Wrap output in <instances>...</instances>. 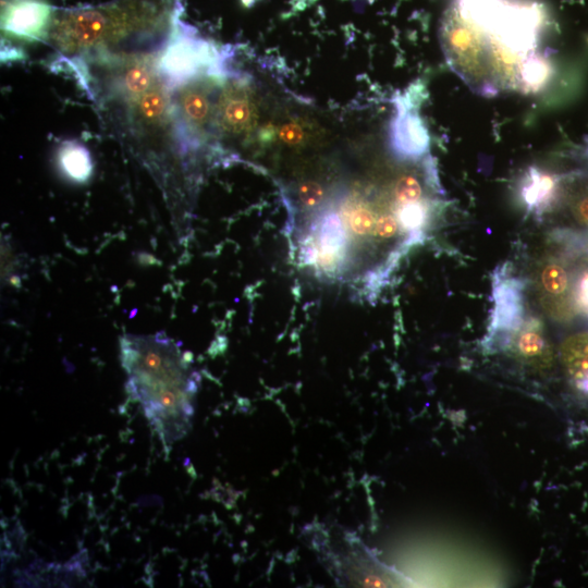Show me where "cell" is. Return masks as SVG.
I'll return each mask as SVG.
<instances>
[{"mask_svg":"<svg viewBox=\"0 0 588 588\" xmlns=\"http://www.w3.org/2000/svg\"><path fill=\"white\" fill-rule=\"evenodd\" d=\"M543 12L527 0H453L442 26L443 46L464 75L482 54L519 86L523 68L532 59Z\"/></svg>","mask_w":588,"mask_h":588,"instance_id":"cell-1","label":"cell"},{"mask_svg":"<svg viewBox=\"0 0 588 588\" xmlns=\"http://www.w3.org/2000/svg\"><path fill=\"white\" fill-rule=\"evenodd\" d=\"M177 0H114L54 12L50 39L63 59L137 58L162 50L179 24Z\"/></svg>","mask_w":588,"mask_h":588,"instance_id":"cell-2","label":"cell"},{"mask_svg":"<svg viewBox=\"0 0 588 588\" xmlns=\"http://www.w3.org/2000/svg\"><path fill=\"white\" fill-rule=\"evenodd\" d=\"M120 358L127 393L163 444L186 436L200 381L187 353L164 332L126 333L120 339Z\"/></svg>","mask_w":588,"mask_h":588,"instance_id":"cell-3","label":"cell"},{"mask_svg":"<svg viewBox=\"0 0 588 588\" xmlns=\"http://www.w3.org/2000/svg\"><path fill=\"white\" fill-rule=\"evenodd\" d=\"M226 71H205L171 88L170 117L182 152L196 151L217 135V105Z\"/></svg>","mask_w":588,"mask_h":588,"instance_id":"cell-4","label":"cell"},{"mask_svg":"<svg viewBox=\"0 0 588 588\" xmlns=\"http://www.w3.org/2000/svg\"><path fill=\"white\" fill-rule=\"evenodd\" d=\"M226 57L179 22L157 69L159 76L172 88L205 71H225Z\"/></svg>","mask_w":588,"mask_h":588,"instance_id":"cell-5","label":"cell"},{"mask_svg":"<svg viewBox=\"0 0 588 588\" xmlns=\"http://www.w3.org/2000/svg\"><path fill=\"white\" fill-rule=\"evenodd\" d=\"M493 309L483 346L498 352L505 340L524 322L525 295L523 281L507 268H498L492 282Z\"/></svg>","mask_w":588,"mask_h":588,"instance_id":"cell-6","label":"cell"},{"mask_svg":"<svg viewBox=\"0 0 588 588\" xmlns=\"http://www.w3.org/2000/svg\"><path fill=\"white\" fill-rule=\"evenodd\" d=\"M258 107L249 78L228 69L218 98L217 135L241 137L256 125Z\"/></svg>","mask_w":588,"mask_h":588,"instance_id":"cell-7","label":"cell"},{"mask_svg":"<svg viewBox=\"0 0 588 588\" xmlns=\"http://www.w3.org/2000/svg\"><path fill=\"white\" fill-rule=\"evenodd\" d=\"M411 93L395 100V114L389 127V146L392 154L405 161L425 156L430 147V136L422 118L415 109Z\"/></svg>","mask_w":588,"mask_h":588,"instance_id":"cell-8","label":"cell"},{"mask_svg":"<svg viewBox=\"0 0 588 588\" xmlns=\"http://www.w3.org/2000/svg\"><path fill=\"white\" fill-rule=\"evenodd\" d=\"M498 352L511 355L531 370L544 372L554 365V351L541 320L527 316L522 326L501 345Z\"/></svg>","mask_w":588,"mask_h":588,"instance_id":"cell-9","label":"cell"},{"mask_svg":"<svg viewBox=\"0 0 588 588\" xmlns=\"http://www.w3.org/2000/svg\"><path fill=\"white\" fill-rule=\"evenodd\" d=\"M53 15L52 7L44 0H5L1 27L16 38L40 40L49 34Z\"/></svg>","mask_w":588,"mask_h":588,"instance_id":"cell-10","label":"cell"},{"mask_svg":"<svg viewBox=\"0 0 588 588\" xmlns=\"http://www.w3.org/2000/svg\"><path fill=\"white\" fill-rule=\"evenodd\" d=\"M537 286L540 302L552 317L558 320L573 317L572 277L563 260L544 259L537 273Z\"/></svg>","mask_w":588,"mask_h":588,"instance_id":"cell-11","label":"cell"},{"mask_svg":"<svg viewBox=\"0 0 588 588\" xmlns=\"http://www.w3.org/2000/svg\"><path fill=\"white\" fill-rule=\"evenodd\" d=\"M157 74H159L157 66L135 59L118 66L111 73V77L108 76L107 93L131 100L155 84L159 79Z\"/></svg>","mask_w":588,"mask_h":588,"instance_id":"cell-12","label":"cell"},{"mask_svg":"<svg viewBox=\"0 0 588 588\" xmlns=\"http://www.w3.org/2000/svg\"><path fill=\"white\" fill-rule=\"evenodd\" d=\"M560 360L573 389L588 397V331L572 334L562 342Z\"/></svg>","mask_w":588,"mask_h":588,"instance_id":"cell-13","label":"cell"},{"mask_svg":"<svg viewBox=\"0 0 588 588\" xmlns=\"http://www.w3.org/2000/svg\"><path fill=\"white\" fill-rule=\"evenodd\" d=\"M558 188L559 177L556 175L531 167L522 179L519 187L522 205L528 212L541 215L554 201Z\"/></svg>","mask_w":588,"mask_h":588,"instance_id":"cell-14","label":"cell"},{"mask_svg":"<svg viewBox=\"0 0 588 588\" xmlns=\"http://www.w3.org/2000/svg\"><path fill=\"white\" fill-rule=\"evenodd\" d=\"M58 162L68 179L83 183L93 173V160L89 150L74 140H65L58 150Z\"/></svg>","mask_w":588,"mask_h":588,"instance_id":"cell-15","label":"cell"},{"mask_svg":"<svg viewBox=\"0 0 588 588\" xmlns=\"http://www.w3.org/2000/svg\"><path fill=\"white\" fill-rule=\"evenodd\" d=\"M572 305L574 314L588 318V259L573 272Z\"/></svg>","mask_w":588,"mask_h":588,"instance_id":"cell-16","label":"cell"},{"mask_svg":"<svg viewBox=\"0 0 588 588\" xmlns=\"http://www.w3.org/2000/svg\"><path fill=\"white\" fill-rule=\"evenodd\" d=\"M297 196L302 207L309 210L320 206L324 198V189L321 184L307 181L299 185Z\"/></svg>","mask_w":588,"mask_h":588,"instance_id":"cell-17","label":"cell"},{"mask_svg":"<svg viewBox=\"0 0 588 588\" xmlns=\"http://www.w3.org/2000/svg\"><path fill=\"white\" fill-rule=\"evenodd\" d=\"M279 137L284 144L296 146L305 142L307 132L301 123L290 122L280 128Z\"/></svg>","mask_w":588,"mask_h":588,"instance_id":"cell-18","label":"cell"},{"mask_svg":"<svg viewBox=\"0 0 588 588\" xmlns=\"http://www.w3.org/2000/svg\"><path fill=\"white\" fill-rule=\"evenodd\" d=\"M575 216L581 223L588 225V196L578 200L575 206Z\"/></svg>","mask_w":588,"mask_h":588,"instance_id":"cell-19","label":"cell"}]
</instances>
